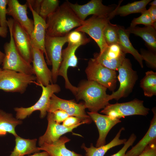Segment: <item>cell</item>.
Wrapping results in <instances>:
<instances>
[{
    "label": "cell",
    "mask_w": 156,
    "mask_h": 156,
    "mask_svg": "<svg viewBox=\"0 0 156 156\" xmlns=\"http://www.w3.org/2000/svg\"><path fill=\"white\" fill-rule=\"evenodd\" d=\"M126 54L118 44L109 46L101 53H95L94 58L103 66L116 71L121 64Z\"/></svg>",
    "instance_id": "obj_15"
},
{
    "label": "cell",
    "mask_w": 156,
    "mask_h": 156,
    "mask_svg": "<svg viewBox=\"0 0 156 156\" xmlns=\"http://www.w3.org/2000/svg\"><path fill=\"white\" fill-rule=\"evenodd\" d=\"M12 33L18 51L23 58L31 64L32 61V53L29 35L18 22L14 20Z\"/></svg>",
    "instance_id": "obj_18"
},
{
    "label": "cell",
    "mask_w": 156,
    "mask_h": 156,
    "mask_svg": "<svg viewBox=\"0 0 156 156\" xmlns=\"http://www.w3.org/2000/svg\"><path fill=\"white\" fill-rule=\"evenodd\" d=\"M117 70V77L120 83L118 90L108 95L109 101L112 99L118 100L120 99L127 96L132 91L138 79L136 72L132 68L130 60L125 58Z\"/></svg>",
    "instance_id": "obj_7"
},
{
    "label": "cell",
    "mask_w": 156,
    "mask_h": 156,
    "mask_svg": "<svg viewBox=\"0 0 156 156\" xmlns=\"http://www.w3.org/2000/svg\"><path fill=\"white\" fill-rule=\"evenodd\" d=\"M109 20L107 17L92 15L75 30L88 34L96 43L100 48L99 53H101L108 47L105 40L103 33Z\"/></svg>",
    "instance_id": "obj_10"
},
{
    "label": "cell",
    "mask_w": 156,
    "mask_h": 156,
    "mask_svg": "<svg viewBox=\"0 0 156 156\" xmlns=\"http://www.w3.org/2000/svg\"><path fill=\"white\" fill-rule=\"evenodd\" d=\"M14 22V20L12 18L7 20L10 39L9 42H5L3 45L5 56L2 64L3 69L27 74L34 75L32 66L22 56L15 45L12 33Z\"/></svg>",
    "instance_id": "obj_3"
},
{
    "label": "cell",
    "mask_w": 156,
    "mask_h": 156,
    "mask_svg": "<svg viewBox=\"0 0 156 156\" xmlns=\"http://www.w3.org/2000/svg\"><path fill=\"white\" fill-rule=\"evenodd\" d=\"M36 80L34 75L27 74L7 69L0 74V90L5 92L23 93L29 85Z\"/></svg>",
    "instance_id": "obj_5"
},
{
    "label": "cell",
    "mask_w": 156,
    "mask_h": 156,
    "mask_svg": "<svg viewBox=\"0 0 156 156\" xmlns=\"http://www.w3.org/2000/svg\"><path fill=\"white\" fill-rule=\"evenodd\" d=\"M140 86L142 89L144 95L151 97L156 94V73L148 71L140 81Z\"/></svg>",
    "instance_id": "obj_29"
},
{
    "label": "cell",
    "mask_w": 156,
    "mask_h": 156,
    "mask_svg": "<svg viewBox=\"0 0 156 156\" xmlns=\"http://www.w3.org/2000/svg\"><path fill=\"white\" fill-rule=\"evenodd\" d=\"M28 156H49V155L47 152L44 151L41 153H35L33 155Z\"/></svg>",
    "instance_id": "obj_43"
},
{
    "label": "cell",
    "mask_w": 156,
    "mask_h": 156,
    "mask_svg": "<svg viewBox=\"0 0 156 156\" xmlns=\"http://www.w3.org/2000/svg\"><path fill=\"white\" fill-rule=\"evenodd\" d=\"M52 113L54 120L58 123L63 122L69 116L66 112L61 110H56Z\"/></svg>",
    "instance_id": "obj_38"
},
{
    "label": "cell",
    "mask_w": 156,
    "mask_h": 156,
    "mask_svg": "<svg viewBox=\"0 0 156 156\" xmlns=\"http://www.w3.org/2000/svg\"><path fill=\"white\" fill-rule=\"evenodd\" d=\"M77 87L75 96L77 101H83L86 108L90 112H98L110 104L106 93L107 88L96 82L83 80Z\"/></svg>",
    "instance_id": "obj_2"
},
{
    "label": "cell",
    "mask_w": 156,
    "mask_h": 156,
    "mask_svg": "<svg viewBox=\"0 0 156 156\" xmlns=\"http://www.w3.org/2000/svg\"><path fill=\"white\" fill-rule=\"evenodd\" d=\"M153 116L151 121L149 128L143 138L131 149L126 153L125 156H138L151 142L156 140V111L152 109Z\"/></svg>",
    "instance_id": "obj_21"
},
{
    "label": "cell",
    "mask_w": 156,
    "mask_h": 156,
    "mask_svg": "<svg viewBox=\"0 0 156 156\" xmlns=\"http://www.w3.org/2000/svg\"><path fill=\"white\" fill-rule=\"evenodd\" d=\"M136 139V136L135 135L134 133L131 134L129 139L124 144V145L122 148L117 153L111 156H125L127 150L133 144Z\"/></svg>",
    "instance_id": "obj_36"
},
{
    "label": "cell",
    "mask_w": 156,
    "mask_h": 156,
    "mask_svg": "<svg viewBox=\"0 0 156 156\" xmlns=\"http://www.w3.org/2000/svg\"><path fill=\"white\" fill-rule=\"evenodd\" d=\"M15 137V146L9 156H24L40 152L38 147L36 146L37 139H26L18 135Z\"/></svg>",
    "instance_id": "obj_25"
},
{
    "label": "cell",
    "mask_w": 156,
    "mask_h": 156,
    "mask_svg": "<svg viewBox=\"0 0 156 156\" xmlns=\"http://www.w3.org/2000/svg\"><path fill=\"white\" fill-rule=\"evenodd\" d=\"M81 122V120L77 118L69 116L63 122L62 125L67 127H72L79 124Z\"/></svg>",
    "instance_id": "obj_39"
},
{
    "label": "cell",
    "mask_w": 156,
    "mask_h": 156,
    "mask_svg": "<svg viewBox=\"0 0 156 156\" xmlns=\"http://www.w3.org/2000/svg\"><path fill=\"white\" fill-rule=\"evenodd\" d=\"M66 37L68 43L73 44L85 45L90 40V38L86 36L85 33L75 30L69 32Z\"/></svg>",
    "instance_id": "obj_32"
},
{
    "label": "cell",
    "mask_w": 156,
    "mask_h": 156,
    "mask_svg": "<svg viewBox=\"0 0 156 156\" xmlns=\"http://www.w3.org/2000/svg\"><path fill=\"white\" fill-rule=\"evenodd\" d=\"M90 116L98 128L99 135L96 142V147L105 145L107 136L110 130L115 125L120 122L119 119H113L107 115H103L98 112H88Z\"/></svg>",
    "instance_id": "obj_19"
},
{
    "label": "cell",
    "mask_w": 156,
    "mask_h": 156,
    "mask_svg": "<svg viewBox=\"0 0 156 156\" xmlns=\"http://www.w3.org/2000/svg\"><path fill=\"white\" fill-rule=\"evenodd\" d=\"M125 130L122 127L119 130L114 138L109 143L104 145L96 147H94L92 143L90 147H87L84 144L81 147L86 152V156H104L107 151L112 148L116 146L124 144L127 141L126 139H119L121 133Z\"/></svg>",
    "instance_id": "obj_26"
},
{
    "label": "cell",
    "mask_w": 156,
    "mask_h": 156,
    "mask_svg": "<svg viewBox=\"0 0 156 156\" xmlns=\"http://www.w3.org/2000/svg\"><path fill=\"white\" fill-rule=\"evenodd\" d=\"M32 61L34 74L38 83L47 86L53 83L51 70L48 68L44 56L40 49L32 46Z\"/></svg>",
    "instance_id": "obj_17"
},
{
    "label": "cell",
    "mask_w": 156,
    "mask_h": 156,
    "mask_svg": "<svg viewBox=\"0 0 156 156\" xmlns=\"http://www.w3.org/2000/svg\"><path fill=\"white\" fill-rule=\"evenodd\" d=\"M140 54L143 60L148 66L154 69L156 68V55L152 51L141 50Z\"/></svg>",
    "instance_id": "obj_34"
},
{
    "label": "cell",
    "mask_w": 156,
    "mask_h": 156,
    "mask_svg": "<svg viewBox=\"0 0 156 156\" xmlns=\"http://www.w3.org/2000/svg\"><path fill=\"white\" fill-rule=\"evenodd\" d=\"M143 103V101L135 99L127 102L109 104L100 112L112 118L119 119L129 116H146L149 113V109L145 107Z\"/></svg>",
    "instance_id": "obj_9"
},
{
    "label": "cell",
    "mask_w": 156,
    "mask_h": 156,
    "mask_svg": "<svg viewBox=\"0 0 156 156\" xmlns=\"http://www.w3.org/2000/svg\"><path fill=\"white\" fill-rule=\"evenodd\" d=\"M70 140L65 136L61 137L53 143L43 144L38 147V149L47 152L49 156H83L66 148L65 144Z\"/></svg>",
    "instance_id": "obj_22"
},
{
    "label": "cell",
    "mask_w": 156,
    "mask_h": 156,
    "mask_svg": "<svg viewBox=\"0 0 156 156\" xmlns=\"http://www.w3.org/2000/svg\"><path fill=\"white\" fill-rule=\"evenodd\" d=\"M84 102L77 103L74 100H66L61 99L55 94L51 96L47 110V113H53L61 110L66 112L69 116L76 117L81 121L91 123L92 120L85 112Z\"/></svg>",
    "instance_id": "obj_11"
},
{
    "label": "cell",
    "mask_w": 156,
    "mask_h": 156,
    "mask_svg": "<svg viewBox=\"0 0 156 156\" xmlns=\"http://www.w3.org/2000/svg\"><path fill=\"white\" fill-rule=\"evenodd\" d=\"M149 4L151 6L156 7V0H154L151 3H149Z\"/></svg>",
    "instance_id": "obj_45"
},
{
    "label": "cell",
    "mask_w": 156,
    "mask_h": 156,
    "mask_svg": "<svg viewBox=\"0 0 156 156\" xmlns=\"http://www.w3.org/2000/svg\"><path fill=\"white\" fill-rule=\"evenodd\" d=\"M148 10L153 23L156 25V7L151 6Z\"/></svg>",
    "instance_id": "obj_41"
},
{
    "label": "cell",
    "mask_w": 156,
    "mask_h": 156,
    "mask_svg": "<svg viewBox=\"0 0 156 156\" xmlns=\"http://www.w3.org/2000/svg\"><path fill=\"white\" fill-rule=\"evenodd\" d=\"M8 0H0V27H8L6 18Z\"/></svg>",
    "instance_id": "obj_35"
},
{
    "label": "cell",
    "mask_w": 156,
    "mask_h": 156,
    "mask_svg": "<svg viewBox=\"0 0 156 156\" xmlns=\"http://www.w3.org/2000/svg\"><path fill=\"white\" fill-rule=\"evenodd\" d=\"M66 42V35L53 37L46 34L44 42L46 58L47 64L52 65V79L54 83L57 81L58 72L62 61V48Z\"/></svg>",
    "instance_id": "obj_6"
},
{
    "label": "cell",
    "mask_w": 156,
    "mask_h": 156,
    "mask_svg": "<svg viewBox=\"0 0 156 156\" xmlns=\"http://www.w3.org/2000/svg\"><path fill=\"white\" fill-rule=\"evenodd\" d=\"M47 119L48 123L47 130L44 134L40 136L38 139V144L39 146L44 143H53L63 134L72 132L74 129L81 125L90 124L87 121H84L73 127H67L56 122L53 119L52 113H48Z\"/></svg>",
    "instance_id": "obj_14"
},
{
    "label": "cell",
    "mask_w": 156,
    "mask_h": 156,
    "mask_svg": "<svg viewBox=\"0 0 156 156\" xmlns=\"http://www.w3.org/2000/svg\"><path fill=\"white\" fill-rule=\"evenodd\" d=\"M36 84L42 88L41 96L37 101L33 105L28 107H15L16 118L22 120L31 115L34 112L38 110L40 112V117L44 118L47 114L51 98L53 94L58 93L61 91L59 85L55 83H51L44 86L41 83Z\"/></svg>",
    "instance_id": "obj_4"
},
{
    "label": "cell",
    "mask_w": 156,
    "mask_h": 156,
    "mask_svg": "<svg viewBox=\"0 0 156 156\" xmlns=\"http://www.w3.org/2000/svg\"><path fill=\"white\" fill-rule=\"evenodd\" d=\"M60 2L58 0H42L39 15L46 21L47 17L57 9Z\"/></svg>",
    "instance_id": "obj_31"
},
{
    "label": "cell",
    "mask_w": 156,
    "mask_h": 156,
    "mask_svg": "<svg viewBox=\"0 0 156 156\" xmlns=\"http://www.w3.org/2000/svg\"><path fill=\"white\" fill-rule=\"evenodd\" d=\"M118 45L123 52L126 54L132 55L142 68L143 67V59L140 54L132 45L129 38V34L122 27L118 25Z\"/></svg>",
    "instance_id": "obj_27"
},
{
    "label": "cell",
    "mask_w": 156,
    "mask_h": 156,
    "mask_svg": "<svg viewBox=\"0 0 156 156\" xmlns=\"http://www.w3.org/2000/svg\"><path fill=\"white\" fill-rule=\"evenodd\" d=\"M7 14L11 16L30 35L34 28L33 20L27 16V3L21 4L17 0H8Z\"/></svg>",
    "instance_id": "obj_16"
},
{
    "label": "cell",
    "mask_w": 156,
    "mask_h": 156,
    "mask_svg": "<svg viewBox=\"0 0 156 156\" xmlns=\"http://www.w3.org/2000/svg\"><path fill=\"white\" fill-rule=\"evenodd\" d=\"M138 156H156V140L150 143Z\"/></svg>",
    "instance_id": "obj_37"
},
{
    "label": "cell",
    "mask_w": 156,
    "mask_h": 156,
    "mask_svg": "<svg viewBox=\"0 0 156 156\" xmlns=\"http://www.w3.org/2000/svg\"><path fill=\"white\" fill-rule=\"evenodd\" d=\"M2 69H1L0 68V73H1V72L2 70Z\"/></svg>",
    "instance_id": "obj_46"
},
{
    "label": "cell",
    "mask_w": 156,
    "mask_h": 156,
    "mask_svg": "<svg viewBox=\"0 0 156 156\" xmlns=\"http://www.w3.org/2000/svg\"><path fill=\"white\" fill-rule=\"evenodd\" d=\"M22 123V120L14 117L12 114L0 109V136L5 135L7 133L14 137L17 136L15 128Z\"/></svg>",
    "instance_id": "obj_28"
},
{
    "label": "cell",
    "mask_w": 156,
    "mask_h": 156,
    "mask_svg": "<svg viewBox=\"0 0 156 156\" xmlns=\"http://www.w3.org/2000/svg\"><path fill=\"white\" fill-rule=\"evenodd\" d=\"M81 45L68 43L67 47L62 51V61L60 66L58 76L62 77L65 80V87L75 96L77 87L73 86L70 82L67 75V71L70 67H75L78 63V59L76 55L77 49Z\"/></svg>",
    "instance_id": "obj_13"
},
{
    "label": "cell",
    "mask_w": 156,
    "mask_h": 156,
    "mask_svg": "<svg viewBox=\"0 0 156 156\" xmlns=\"http://www.w3.org/2000/svg\"><path fill=\"white\" fill-rule=\"evenodd\" d=\"M69 4L79 18L83 21L90 15L109 18L110 13L117 6L105 5L101 0H91L83 5L69 2Z\"/></svg>",
    "instance_id": "obj_12"
},
{
    "label": "cell",
    "mask_w": 156,
    "mask_h": 156,
    "mask_svg": "<svg viewBox=\"0 0 156 156\" xmlns=\"http://www.w3.org/2000/svg\"><path fill=\"white\" fill-rule=\"evenodd\" d=\"M5 53L0 50V65L2 64L5 57Z\"/></svg>",
    "instance_id": "obj_44"
},
{
    "label": "cell",
    "mask_w": 156,
    "mask_h": 156,
    "mask_svg": "<svg viewBox=\"0 0 156 156\" xmlns=\"http://www.w3.org/2000/svg\"><path fill=\"white\" fill-rule=\"evenodd\" d=\"M118 25L113 24L109 21L104 29L103 35L105 40L108 46L118 44Z\"/></svg>",
    "instance_id": "obj_30"
},
{
    "label": "cell",
    "mask_w": 156,
    "mask_h": 156,
    "mask_svg": "<svg viewBox=\"0 0 156 156\" xmlns=\"http://www.w3.org/2000/svg\"><path fill=\"white\" fill-rule=\"evenodd\" d=\"M143 24L145 26H152L156 28V25L153 23L148 10H146L141 13L139 17L134 18L131 23L130 27H136L138 24Z\"/></svg>",
    "instance_id": "obj_33"
},
{
    "label": "cell",
    "mask_w": 156,
    "mask_h": 156,
    "mask_svg": "<svg viewBox=\"0 0 156 156\" xmlns=\"http://www.w3.org/2000/svg\"><path fill=\"white\" fill-rule=\"evenodd\" d=\"M42 1V0H27L26 2L30 5L35 12L39 14Z\"/></svg>",
    "instance_id": "obj_40"
},
{
    "label": "cell",
    "mask_w": 156,
    "mask_h": 156,
    "mask_svg": "<svg viewBox=\"0 0 156 156\" xmlns=\"http://www.w3.org/2000/svg\"><path fill=\"white\" fill-rule=\"evenodd\" d=\"M8 31V27H0V36L3 38H6Z\"/></svg>",
    "instance_id": "obj_42"
},
{
    "label": "cell",
    "mask_w": 156,
    "mask_h": 156,
    "mask_svg": "<svg viewBox=\"0 0 156 156\" xmlns=\"http://www.w3.org/2000/svg\"><path fill=\"white\" fill-rule=\"evenodd\" d=\"M129 34H133L141 38L151 51H156V28L152 26L143 27H129L126 29Z\"/></svg>",
    "instance_id": "obj_23"
},
{
    "label": "cell",
    "mask_w": 156,
    "mask_h": 156,
    "mask_svg": "<svg viewBox=\"0 0 156 156\" xmlns=\"http://www.w3.org/2000/svg\"><path fill=\"white\" fill-rule=\"evenodd\" d=\"M46 21V34L51 36L63 37L73 29L81 26L83 21L79 18L71 8L69 1H66L50 15Z\"/></svg>",
    "instance_id": "obj_1"
},
{
    "label": "cell",
    "mask_w": 156,
    "mask_h": 156,
    "mask_svg": "<svg viewBox=\"0 0 156 156\" xmlns=\"http://www.w3.org/2000/svg\"><path fill=\"white\" fill-rule=\"evenodd\" d=\"M85 72L88 80L96 82L113 91L117 81L116 71L108 68L98 62L94 58L89 61Z\"/></svg>",
    "instance_id": "obj_8"
},
{
    "label": "cell",
    "mask_w": 156,
    "mask_h": 156,
    "mask_svg": "<svg viewBox=\"0 0 156 156\" xmlns=\"http://www.w3.org/2000/svg\"><path fill=\"white\" fill-rule=\"evenodd\" d=\"M27 4L32 13L34 23L33 30L29 35L31 44L32 46L42 51L46 57V53L44 47L47 28L46 21L35 12L29 4Z\"/></svg>",
    "instance_id": "obj_20"
},
{
    "label": "cell",
    "mask_w": 156,
    "mask_h": 156,
    "mask_svg": "<svg viewBox=\"0 0 156 156\" xmlns=\"http://www.w3.org/2000/svg\"><path fill=\"white\" fill-rule=\"evenodd\" d=\"M151 1L142 0L120 6L122 2L120 1L118 5L110 13L109 16V18L110 20L117 15L125 16L133 13H142L146 10V6Z\"/></svg>",
    "instance_id": "obj_24"
}]
</instances>
